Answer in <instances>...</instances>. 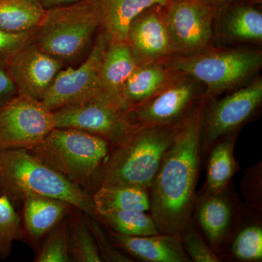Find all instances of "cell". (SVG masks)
I'll return each instance as SVG.
<instances>
[{
  "instance_id": "cell-23",
  "label": "cell",
  "mask_w": 262,
  "mask_h": 262,
  "mask_svg": "<svg viewBox=\"0 0 262 262\" xmlns=\"http://www.w3.org/2000/svg\"><path fill=\"white\" fill-rule=\"evenodd\" d=\"M223 193L208 194L198 210V220L212 247L223 241L230 224L232 209Z\"/></svg>"
},
{
  "instance_id": "cell-12",
  "label": "cell",
  "mask_w": 262,
  "mask_h": 262,
  "mask_svg": "<svg viewBox=\"0 0 262 262\" xmlns=\"http://www.w3.org/2000/svg\"><path fill=\"white\" fill-rule=\"evenodd\" d=\"M167 7V28L179 48L196 51L208 44L211 37V6L203 0H177Z\"/></svg>"
},
{
  "instance_id": "cell-3",
  "label": "cell",
  "mask_w": 262,
  "mask_h": 262,
  "mask_svg": "<svg viewBox=\"0 0 262 262\" xmlns=\"http://www.w3.org/2000/svg\"><path fill=\"white\" fill-rule=\"evenodd\" d=\"M180 125L138 129L127 143L114 148L93 183L91 195L105 184H130L149 189Z\"/></svg>"
},
{
  "instance_id": "cell-7",
  "label": "cell",
  "mask_w": 262,
  "mask_h": 262,
  "mask_svg": "<svg viewBox=\"0 0 262 262\" xmlns=\"http://www.w3.org/2000/svg\"><path fill=\"white\" fill-rule=\"evenodd\" d=\"M54 127V114L42 101L17 95L0 110V151H29Z\"/></svg>"
},
{
  "instance_id": "cell-30",
  "label": "cell",
  "mask_w": 262,
  "mask_h": 262,
  "mask_svg": "<svg viewBox=\"0 0 262 262\" xmlns=\"http://www.w3.org/2000/svg\"><path fill=\"white\" fill-rule=\"evenodd\" d=\"M86 224L92 234L103 261L130 262L133 260L114 246L108 234L103 230L101 222L94 217L84 213Z\"/></svg>"
},
{
  "instance_id": "cell-16",
  "label": "cell",
  "mask_w": 262,
  "mask_h": 262,
  "mask_svg": "<svg viewBox=\"0 0 262 262\" xmlns=\"http://www.w3.org/2000/svg\"><path fill=\"white\" fill-rule=\"evenodd\" d=\"M21 201L24 232L35 244L67 216L73 207L65 201L34 194H26Z\"/></svg>"
},
{
  "instance_id": "cell-17",
  "label": "cell",
  "mask_w": 262,
  "mask_h": 262,
  "mask_svg": "<svg viewBox=\"0 0 262 262\" xmlns=\"http://www.w3.org/2000/svg\"><path fill=\"white\" fill-rule=\"evenodd\" d=\"M137 67V60L127 41L111 39L101 67V83L103 92L125 106L121 98L122 88Z\"/></svg>"
},
{
  "instance_id": "cell-19",
  "label": "cell",
  "mask_w": 262,
  "mask_h": 262,
  "mask_svg": "<svg viewBox=\"0 0 262 262\" xmlns=\"http://www.w3.org/2000/svg\"><path fill=\"white\" fill-rule=\"evenodd\" d=\"M94 206L100 213L115 211L150 210L148 189L130 184H112L101 186L91 194Z\"/></svg>"
},
{
  "instance_id": "cell-18",
  "label": "cell",
  "mask_w": 262,
  "mask_h": 262,
  "mask_svg": "<svg viewBox=\"0 0 262 262\" xmlns=\"http://www.w3.org/2000/svg\"><path fill=\"white\" fill-rule=\"evenodd\" d=\"M101 27L113 40H127L133 22L151 7H167L170 0H98Z\"/></svg>"
},
{
  "instance_id": "cell-21",
  "label": "cell",
  "mask_w": 262,
  "mask_h": 262,
  "mask_svg": "<svg viewBox=\"0 0 262 262\" xmlns=\"http://www.w3.org/2000/svg\"><path fill=\"white\" fill-rule=\"evenodd\" d=\"M46 12L39 0H0V29L11 33L34 30Z\"/></svg>"
},
{
  "instance_id": "cell-25",
  "label": "cell",
  "mask_w": 262,
  "mask_h": 262,
  "mask_svg": "<svg viewBox=\"0 0 262 262\" xmlns=\"http://www.w3.org/2000/svg\"><path fill=\"white\" fill-rule=\"evenodd\" d=\"M98 220L108 229L128 236L160 234L151 215L145 211H115L98 214Z\"/></svg>"
},
{
  "instance_id": "cell-6",
  "label": "cell",
  "mask_w": 262,
  "mask_h": 262,
  "mask_svg": "<svg viewBox=\"0 0 262 262\" xmlns=\"http://www.w3.org/2000/svg\"><path fill=\"white\" fill-rule=\"evenodd\" d=\"M55 126L86 131L122 146L140 128L131 110L107 96L70 103L53 111Z\"/></svg>"
},
{
  "instance_id": "cell-31",
  "label": "cell",
  "mask_w": 262,
  "mask_h": 262,
  "mask_svg": "<svg viewBox=\"0 0 262 262\" xmlns=\"http://www.w3.org/2000/svg\"><path fill=\"white\" fill-rule=\"evenodd\" d=\"M187 256L195 262H218L220 258L194 229L187 228L180 235Z\"/></svg>"
},
{
  "instance_id": "cell-24",
  "label": "cell",
  "mask_w": 262,
  "mask_h": 262,
  "mask_svg": "<svg viewBox=\"0 0 262 262\" xmlns=\"http://www.w3.org/2000/svg\"><path fill=\"white\" fill-rule=\"evenodd\" d=\"M68 250L71 261H103L97 246L86 224L84 213L72 207L67 215Z\"/></svg>"
},
{
  "instance_id": "cell-35",
  "label": "cell",
  "mask_w": 262,
  "mask_h": 262,
  "mask_svg": "<svg viewBox=\"0 0 262 262\" xmlns=\"http://www.w3.org/2000/svg\"><path fill=\"white\" fill-rule=\"evenodd\" d=\"M203 1L212 7L213 5H223L227 4V3L234 1V0H203Z\"/></svg>"
},
{
  "instance_id": "cell-11",
  "label": "cell",
  "mask_w": 262,
  "mask_h": 262,
  "mask_svg": "<svg viewBox=\"0 0 262 262\" xmlns=\"http://www.w3.org/2000/svg\"><path fill=\"white\" fill-rule=\"evenodd\" d=\"M63 64L29 43L10 57L8 68L18 95L42 101Z\"/></svg>"
},
{
  "instance_id": "cell-20",
  "label": "cell",
  "mask_w": 262,
  "mask_h": 262,
  "mask_svg": "<svg viewBox=\"0 0 262 262\" xmlns=\"http://www.w3.org/2000/svg\"><path fill=\"white\" fill-rule=\"evenodd\" d=\"M235 134L226 135L212 146L210 151L206 189L208 194H220L225 192L231 179L237 170L234 157Z\"/></svg>"
},
{
  "instance_id": "cell-26",
  "label": "cell",
  "mask_w": 262,
  "mask_h": 262,
  "mask_svg": "<svg viewBox=\"0 0 262 262\" xmlns=\"http://www.w3.org/2000/svg\"><path fill=\"white\" fill-rule=\"evenodd\" d=\"M24 235L21 218L9 198L0 192V260L8 258L13 243L21 241Z\"/></svg>"
},
{
  "instance_id": "cell-15",
  "label": "cell",
  "mask_w": 262,
  "mask_h": 262,
  "mask_svg": "<svg viewBox=\"0 0 262 262\" xmlns=\"http://www.w3.org/2000/svg\"><path fill=\"white\" fill-rule=\"evenodd\" d=\"M150 9L143 12L134 20L127 35L126 41L137 61L140 58L164 56L170 50L168 28L158 13Z\"/></svg>"
},
{
  "instance_id": "cell-2",
  "label": "cell",
  "mask_w": 262,
  "mask_h": 262,
  "mask_svg": "<svg viewBox=\"0 0 262 262\" xmlns=\"http://www.w3.org/2000/svg\"><path fill=\"white\" fill-rule=\"evenodd\" d=\"M0 192L6 194L13 203L21 201L28 194L60 200L98 220L91 194L28 150L0 151Z\"/></svg>"
},
{
  "instance_id": "cell-22",
  "label": "cell",
  "mask_w": 262,
  "mask_h": 262,
  "mask_svg": "<svg viewBox=\"0 0 262 262\" xmlns=\"http://www.w3.org/2000/svg\"><path fill=\"white\" fill-rule=\"evenodd\" d=\"M165 78L160 67H136L122 88L121 98L124 105L131 110L154 97L163 87Z\"/></svg>"
},
{
  "instance_id": "cell-33",
  "label": "cell",
  "mask_w": 262,
  "mask_h": 262,
  "mask_svg": "<svg viewBox=\"0 0 262 262\" xmlns=\"http://www.w3.org/2000/svg\"><path fill=\"white\" fill-rule=\"evenodd\" d=\"M8 57L0 55V110L18 95L8 68Z\"/></svg>"
},
{
  "instance_id": "cell-5",
  "label": "cell",
  "mask_w": 262,
  "mask_h": 262,
  "mask_svg": "<svg viewBox=\"0 0 262 262\" xmlns=\"http://www.w3.org/2000/svg\"><path fill=\"white\" fill-rule=\"evenodd\" d=\"M101 24L99 1L80 0L47 10L36 31L34 43L64 65L87 51Z\"/></svg>"
},
{
  "instance_id": "cell-28",
  "label": "cell",
  "mask_w": 262,
  "mask_h": 262,
  "mask_svg": "<svg viewBox=\"0 0 262 262\" xmlns=\"http://www.w3.org/2000/svg\"><path fill=\"white\" fill-rule=\"evenodd\" d=\"M67 215L47 234L34 258L35 262H70L68 250Z\"/></svg>"
},
{
  "instance_id": "cell-8",
  "label": "cell",
  "mask_w": 262,
  "mask_h": 262,
  "mask_svg": "<svg viewBox=\"0 0 262 262\" xmlns=\"http://www.w3.org/2000/svg\"><path fill=\"white\" fill-rule=\"evenodd\" d=\"M110 40L111 37L104 31L98 36L87 59L80 67L58 72L41 101L46 108L53 112L82 100L107 96L101 88V72Z\"/></svg>"
},
{
  "instance_id": "cell-10",
  "label": "cell",
  "mask_w": 262,
  "mask_h": 262,
  "mask_svg": "<svg viewBox=\"0 0 262 262\" xmlns=\"http://www.w3.org/2000/svg\"><path fill=\"white\" fill-rule=\"evenodd\" d=\"M262 100V82L258 80L212 106L202 122L201 149L209 151L220 139L248 120Z\"/></svg>"
},
{
  "instance_id": "cell-32",
  "label": "cell",
  "mask_w": 262,
  "mask_h": 262,
  "mask_svg": "<svg viewBox=\"0 0 262 262\" xmlns=\"http://www.w3.org/2000/svg\"><path fill=\"white\" fill-rule=\"evenodd\" d=\"M36 31L22 33H11L0 29V55L10 57L29 43L34 42Z\"/></svg>"
},
{
  "instance_id": "cell-13",
  "label": "cell",
  "mask_w": 262,
  "mask_h": 262,
  "mask_svg": "<svg viewBox=\"0 0 262 262\" xmlns=\"http://www.w3.org/2000/svg\"><path fill=\"white\" fill-rule=\"evenodd\" d=\"M112 244L117 249L147 262H187L180 236L162 234L148 236H128L108 229Z\"/></svg>"
},
{
  "instance_id": "cell-29",
  "label": "cell",
  "mask_w": 262,
  "mask_h": 262,
  "mask_svg": "<svg viewBox=\"0 0 262 262\" xmlns=\"http://www.w3.org/2000/svg\"><path fill=\"white\" fill-rule=\"evenodd\" d=\"M232 253L236 258L247 261H261L262 229L252 225L243 229L234 239Z\"/></svg>"
},
{
  "instance_id": "cell-34",
  "label": "cell",
  "mask_w": 262,
  "mask_h": 262,
  "mask_svg": "<svg viewBox=\"0 0 262 262\" xmlns=\"http://www.w3.org/2000/svg\"><path fill=\"white\" fill-rule=\"evenodd\" d=\"M80 0H39L46 10L53 9L77 3Z\"/></svg>"
},
{
  "instance_id": "cell-27",
  "label": "cell",
  "mask_w": 262,
  "mask_h": 262,
  "mask_svg": "<svg viewBox=\"0 0 262 262\" xmlns=\"http://www.w3.org/2000/svg\"><path fill=\"white\" fill-rule=\"evenodd\" d=\"M225 28L231 37L246 40L262 39V14L253 7L243 6L229 13Z\"/></svg>"
},
{
  "instance_id": "cell-1",
  "label": "cell",
  "mask_w": 262,
  "mask_h": 262,
  "mask_svg": "<svg viewBox=\"0 0 262 262\" xmlns=\"http://www.w3.org/2000/svg\"><path fill=\"white\" fill-rule=\"evenodd\" d=\"M201 108L179 127L149 187L150 210L160 233L180 236L190 224L201 160Z\"/></svg>"
},
{
  "instance_id": "cell-4",
  "label": "cell",
  "mask_w": 262,
  "mask_h": 262,
  "mask_svg": "<svg viewBox=\"0 0 262 262\" xmlns=\"http://www.w3.org/2000/svg\"><path fill=\"white\" fill-rule=\"evenodd\" d=\"M114 148L96 134L54 127L29 151L90 194L95 179Z\"/></svg>"
},
{
  "instance_id": "cell-9",
  "label": "cell",
  "mask_w": 262,
  "mask_h": 262,
  "mask_svg": "<svg viewBox=\"0 0 262 262\" xmlns=\"http://www.w3.org/2000/svg\"><path fill=\"white\" fill-rule=\"evenodd\" d=\"M261 62L258 51H232L182 58L173 67L206 84L211 91H221L253 75Z\"/></svg>"
},
{
  "instance_id": "cell-14",
  "label": "cell",
  "mask_w": 262,
  "mask_h": 262,
  "mask_svg": "<svg viewBox=\"0 0 262 262\" xmlns=\"http://www.w3.org/2000/svg\"><path fill=\"white\" fill-rule=\"evenodd\" d=\"M193 98L192 84H177L133 108L131 113L141 126L173 125L187 111Z\"/></svg>"
},
{
  "instance_id": "cell-36",
  "label": "cell",
  "mask_w": 262,
  "mask_h": 262,
  "mask_svg": "<svg viewBox=\"0 0 262 262\" xmlns=\"http://www.w3.org/2000/svg\"><path fill=\"white\" fill-rule=\"evenodd\" d=\"M177 1V0H170V2Z\"/></svg>"
}]
</instances>
